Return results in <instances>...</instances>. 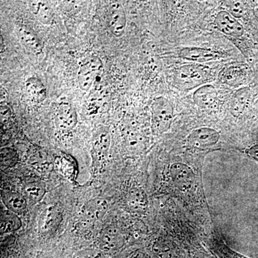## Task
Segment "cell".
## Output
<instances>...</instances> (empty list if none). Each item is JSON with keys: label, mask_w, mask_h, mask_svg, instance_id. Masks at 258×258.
<instances>
[{"label": "cell", "mask_w": 258, "mask_h": 258, "mask_svg": "<svg viewBox=\"0 0 258 258\" xmlns=\"http://www.w3.org/2000/svg\"><path fill=\"white\" fill-rule=\"evenodd\" d=\"M174 117L172 103L165 97L154 98L152 104V129L155 135L165 133L170 128Z\"/></svg>", "instance_id": "7a4b0ae2"}, {"label": "cell", "mask_w": 258, "mask_h": 258, "mask_svg": "<svg viewBox=\"0 0 258 258\" xmlns=\"http://www.w3.org/2000/svg\"><path fill=\"white\" fill-rule=\"evenodd\" d=\"M246 66L242 64H231L225 66L218 75V79L222 84L232 88L242 86L247 77Z\"/></svg>", "instance_id": "4fadbf2b"}, {"label": "cell", "mask_w": 258, "mask_h": 258, "mask_svg": "<svg viewBox=\"0 0 258 258\" xmlns=\"http://www.w3.org/2000/svg\"><path fill=\"white\" fill-rule=\"evenodd\" d=\"M194 258H215L211 254L207 253V252H198L194 255Z\"/></svg>", "instance_id": "4dcf8cb0"}, {"label": "cell", "mask_w": 258, "mask_h": 258, "mask_svg": "<svg viewBox=\"0 0 258 258\" xmlns=\"http://www.w3.org/2000/svg\"><path fill=\"white\" fill-rule=\"evenodd\" d=\"M220 134L215 129L202 127L192 131L187 137L190 147L198 149H205L216 145L220 140Z\"/></svg>", "instance_id": "ba28073f"}, {"label": "cell", "mask_w": 258, "mask_h": 258, "mask_svg": "<svg viewBox=\"0 0 258 258\" xmlns=\"http://www.w3.org/2000/svg\"><path fill=\"white\" fill-rule=\"evenodd\" d=\"M22 227L20 217L4 205H2L1 217H0V230L2 234H9L16 232Z\"/></svg>", "instance_id": "ffe728a7"}, {"label": "cell", "mask_w": 258, "mask_h": 258, "mask_svg": "<svg viewBox=\"0 0 258 258\" xmlns=\"http://www.w3.org/2000/svg\"><path fill=\"white\" fill-rule=\"evenodd\" d=\"M100 249L104 253L118 250L124 245V237L119 229L111 225L102 230L99 237Z\"/></svg>", "instance_id": "9c48e42d"}, {"label": "cell", "mask_w": 258, "mask_h": 258, "mask_svg": "<svg viewBox=\"0 0 258 258\" xmlns=\"http://www.w3.org/2000/svg\"><path fill=\"white\" fill-rule=\"evenodd\" d=\"M15 30L19 41L27 50L34 55L42 53L43 47L37 34L32 28L23 24H17Z\"/></svg>", "instance_id": "7c38bea8"}, {"label": "cell", "mask_w": 258, "mask_h": 258, "mask_svg": "<svg viewBox=\"0 0 258 258\" xmlns=\"http://www.w3.org/2000/svg\"><path fill=\"white\" fill-rule=\"evenodd\" d=\"M193 101L202 109H214L218 105L219 101L216 88L211 84L200 86L194 92Z\"/></svg>", "instance_id": "2e32d148"}, {"label": "cell", "mask_w": 258, "mask_h": 258, "mask_svg": "<svg viewBox=\"0 0 258 258\" xmlns=\"http://www.w3.org/2000/svg\"><path fill=\"white\" fill-rule=\"evenodd\" d=\"M169 174L176 187L183 192L189 191L195 184V173L189 166L183 163L176 162L171 164Z\"/></svg>", "instance_id": "8992f818"}, {"label": "cell", "mask_w": 258, "mask_h": 258, "mask_svg": "<svg viewBox=\"0 0 258 258\" xmlns=\"http://www.w3.org/2000/svg\"><path fill=\"white\" fill-rule=\"evenodd\" d=\"M212 80L211 69L203 64H184L176 68L174 72V83L180 90L200 88Z\"/></svg>", "instance_id": "6da1fadb"}, {"label": "cell", "mask_w": 258, "mask_h": 258, "mask_svg": "<svg viewBox=\"0 0 258 258\" xmlns=\"http://www.w3.org/2000/svg\"><path fill=\"white\" fill-rule=\"evenodd\" d=\"M55 124L62 134H69L74 131L78 123V114L69 102L61 101L53 106Z\"/></svg>", "instance_id": "5b68a950"}, {"label": "cell", "mask_w": 258, "mask_h": 258, "mask_svg": "<svg viewBox=\"0 0 258 258\" xmlns=\"http://www.w3.org/2000/svg\"><path fill=\"white\" fill-rule=\"evenodd\" d=\"M250 93L248 88H244L236 93L232 99V113L235 115H240L243 112L244 108L248 103Z\"/></svg>", "instance_id": "603a6c76"}, {"label": "cell", "mask_w": 258, "mask_h": 258, "mask_svg": "<svg viewBox=\"0 0 258 258\" xmlns=\"http://www.w3.org/2000/svg\"><path fill=\"white\" fill-rule=\"evenodd\" d=\"M228 5H230L229 8H230V12L229 13L230 14L233 15L234 17H237V18H240L243 15L244 13V7L243 5L240 2H229Z\"/></svg>", "instance_id": "83f0119b"}, {"label": "cell", "mask_w": 258, "mask_h": 258, "mask_svg": "<svg viewBox=\"0 0 258 258\" xmlns=\"http://www.w3.org/2000/svg\"><path fill=\"white\" fill-rule=\"evenodd\" d=\"M108 208V203L103 199L94 198L88 200L81 208V218L88 223L100 221L106 215Z\"/></svg>", "instance_id": "5bb4252c"}, {"label": "cell", "mask_w": 258, "mask_h": 258, "mask_svg": "<svg viewBox=\"0 0 258 258\" xmlns=\"http://www.w3.org/2000/svg\"><path fill=\"white\" fill-rule=\"evenodd\" d=\"M25 93L32 102L41 103L46 100L47 89L41 80L37 77L28 78L24 84Z\"/></svg>", "instance_id": "d6986e66"}, {"label": "cell", "mask_w": 258, "mask_h": 258, "mask_svg": "<svg viewBox=\"0 0 258 258\" xmlns=\"http://www.w3.org/2000/svg\"><path fill=\"white\" fill-rule=\"evenodd\" d=\"M178 54L181 58L199 64L220 60L223 57V55L218 51L198 47H183Z\"/></svg>", "instance_id": "8fae6325"}, {"label": "cell", "mask_w": 258, "mask_h": 258, "mask_svg": "<svg viewBox=\"0 0 258 258\" xmlns=\"http://www.w3.org/2000/svg\"><path fill=\"white\" fill-rule=\"evenodd\" d=\"M103 71L101 59L96 55H90L83 59L78 72V83L83 91L88 92L93 87Z\"/></svg>", "instance_id": "3957f363"}, {"label": "cell", "mask_w": 258, "mask_h": 258, "mask_svg": "<svg viewBox=\"0 0 258 258\" xmlns=\"http://www.w3.org/2000/svg\"><path fill=\"white\" fill-rule=\"evenodd\" d=\"M62 210L57 205H51L42 212L39 222V231L42 235H50L57 230L62 222Z\"/></svg>", "instance_id": "9a60e30c"}, {"label": "cell", "mask_w": 258, "mask_h": 258, "mask_svg": "<svg viewBox=\"0 0 258 258\" xmlns=\"http://www.w3.org/2000/svg\"><path fill=\"white\" fill-rule=\"evenodd\" d=\"M2 201L5 208L19 216L24 215L28 210V200L23 193L18 191H5L2 195Z\"/></svg>", "instance_id": "ac0fdd59"}, {"label": "cell", "mask_w": 258, "mask_h": 258, "mask_svg": "<svg viewBox=\"0 0 258 258\" xmlns=\"http://www.w3.org/2000/svg\"><path fill=\"white\" fill-rule=\"evenodd\" d=\"M215 23L217 28L227 36L241 37L243 36L244 29L242 24L230 14L228 11L221 10L215 17Z\"/></svg>", "instance_id": "30bf717a"}, {"label": "cell", "mask_w": 258, "mask_h": 258, "mask_svg": "<svg viewBox=\"0 0 258 258\" xmlns=\"http://www.w3.org/2000/svg\"><path fill=\"white\" fill-rule=\"evenodd\" d=\"M128 258H149V255L144 251L137 249L129 254Z\"/></svg>", "instance_id": "f546056e"}, {"label": "cell", "mask_w": 258, "mask_h": 258, "mask_svg": "<svg viewBox=\"0 0 258 258\" xmlns=\"http://www.w3.org/2000/svg\"><path fill=\"white\" fill-rule=\"evenodd\" d=\"M55 165L64 175L74 174L76 170V163L69 155H61L56 158Z\"/></svg>", "instance_id": "cb8c5ba5"}, {"label": "cell", "mask_w": 258, "mask_h": 258, "mask_svg": "<svg viewBox=\"0 0 258 258\" xmlns=\"http://www.w3.org/2000/svg\"><path fill=\"white\" fill-rule=\"evenodd\" d=\"M125 203L130 210L137 212L144 211L148 205L147 195L144 190L134 188L127 193Z\"/></svg>", "instance_id": "44dd1931"}, {"label": "cell", "mask_w": 258, "mask_h": 258, "mask_svg": "<svg viewBox=\"0 0 258 258\" xmlns=\"http://www.w3.org/2000/svg\"><path fill=\"white\" fill-rule=\"evenodd\" d=\"M246 154L254 160L258 161V144H254L246 150Z\"/></svg>", "instance_id": "f1b7e54d"}, {"label": "cell", "mask_w": 258, "mask_h": 258, "mask_svg": "<svg viewBox=\"0 0 258 258\" xmlns=\"http://www.w3.org/2000/svg\"><path fill=\"white\" fill-rule=\"evenodd\" d=\"M72 258H106L101 249H85L78 251Z\"/></svg>", "instance_id": "4316f807"}, {"label": "cell", "mask_w": 258, "mask_h": 258, "mask_svg": "<svg viewBox=\"0 0 258 258\" xmlns=\"http://www.w3.org/2000/svg\"><path fill=\"white\" fill-rule=\"evenodd\" d=\"M111 147V136L106 129H99L93 136L92 155L93 169L96 171L103 170L108 159Z\"/></svg>", "instance_id": "277c9868"}, {"label": "cell", "mask_w": 258, "mask_h": 258, "mask_svg": "<svg viewBox=\"0 0 258 258\" xmlns=\"http://www.w3.org/2000/svg\"><path fill=\"white\" fill-rule=\"evenodd\" d=\"M126 23V13L123 5L117 2L111 3L108 6L107 25L113 36L120 37L124 35Z\"/></svg>", "instance_id": "52a82bcc"}, {"label": "cell", "mask_w": 258, "mask_h": 258, "mask_svg": "<svg viewBox=\"0 0 258 258\" xmlns=\"http://www.w3.org/2000/svg\"><path fill=\"white\" fill-rule=\"evenodd\" d=\"M18 157L16 152L10 148H4L1 150L2 169L13 167L18 163Z\"/></svg>", "instance_id": "d4e9b609"}, {"label": "cell", "mask_w": 258, "mask_h": 258, "mask_svg": "<svg viewBox=\"0 0 258 258\" xmlns=\"http://www.w3.org/2000/svg\"><path fill=\"white\" fill-rule=\"evenodd\" d=\"M46 193L47 186L43 180L39 178H30L23 182V194L30 203H40Z\"/></svg>", "instance_id": "e0dca14e"}, {"label": "cell", "mask_w": 258, "mask_h": 258, "mask_svg": "<svg viewBox=\"0 0 258 258\" xmlns=\"http://www.w3.org/2000/svg\"><path fill=\"white\" fill-rule=\"evenodd\" d=\"M30 11L42 25H50L54 22V13L49 5L42 2L30 3Z\"/></svg>", "instance_id": "7402d4cb"}, {"label": "cell", "mask_w": 258, "mask_h": 258, "mask_svg": "<svg viewBox=\"0 0 258 258\" xmlns=\"http://www.w3.org/2000/svg\"><path fill=\"white\" fill-rule=\"evenodd\" d=\"M153 250L158 258H176L174 249L164 242H158L154 244Z\"/></svg>", "instance_id": "484cf974"}]
</instances>
